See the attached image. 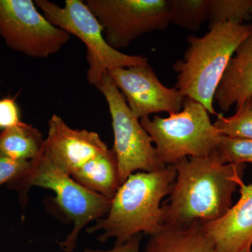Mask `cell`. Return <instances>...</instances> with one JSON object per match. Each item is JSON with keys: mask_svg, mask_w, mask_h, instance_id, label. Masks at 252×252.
<instances>
[{"mask_svg": "<svg viewBox=\"0 0 252 252\" xmlns=\"http://www.w3.org/2000/svg\"><path fill=\"white\" fill-rule=\"evenodd\" d=\"M251 34L250 23H223L203 36H187L188 48L173 65L176 89L203 104L210 114L218 115L214 107L217 88L239 45Z\"/></svg>", "mask_w": 252, "mask_h": 252, "instance_id": "3", "label": "cell"}, {"mask_svg": "<svg viewBox=\"0 0 252 252\" xmlns=\"http://www.w3.org/2000/svg\"><path fill=\"white\" fill-rule=\"evenodd\" d=\"M8 188L16 190L21 206L26 207L28 192L32 187L51 189L56 194V203L73 223V229L61 245L66 252L75 248L79 233L93 220L107 215L112 200L94 193L61 171L51 161L44 152L31 160L23 173L7 184Z\"/></svg>", "mask_w": 252, "mask_h": 252, "instance_id": "4", "label": "cell"}, {"mask_svg": "<svg viewBox=\"0 0 252 252\" xmlns=\"http://www.w3.org/2000/svg\"><path fill=\"white\" fill-rule=\"evenodd\" d=\"M108 104L112 117L120 186L134 172H154L166 166L158 157L153 140L133 115L125 97L108 72L95 86Z\"/></svg>", "mask_w": 252, "mask_h": 252, "instance_id": "7", "label": "cell"}, {"mask_svg": "<svg viewBox=\"0 0 252 252\" xmlns=\"http://www.w3.org/2000/svg\"><path fill=\"white\" fill-rule=\"evenodd\" d=\"M0 35L11 49L36 59L57 54L71 36L51 24L32 0H0Z\"/></svg>", "mask_w": 252, "mask_h": 252, "instance_id": "9", "label": "cell"}, {"mask_svg": "<svg viewBox=\"0 0 252 252\" xmlns=\"http://www.w3.org/2000/svg\"><path fill=\"white\" fill-rule=\"evenodd\" d=\"M239 252H252V245H250V246L247 247V248H244L243 250H242L241 251Z\"/></svg>", "mask_w": 252, "mask_h": 252, "instance_id": "24", "label": "cell"}, {"mask_svg": "<svg viewBox=\"0 0 252 252\" xmlns=\"http://www.w3.org/2000/svg\"><path fill=\"white\" fill-rule=\"evenodd\" d=\"M22 122L16 97L0 99V130L14 127Z\"/></svg>", "mask_w": 252, "mask_h": 252, "instance_id": "21", "label": "cell"}, {"mask_svg": "<svg viewBox=\"0 0 252 252\" xmlns=\"http://www.w3.org/2000/svg\"><path fill=\"white\" fill-rule=\"evenodd\" d=\"M145 252H217L213 240L203 224L187 228L164 225L157 234L150 236Z\"/></svg>", "mask_w": 252, "mask_h": 252, "instance_id": "14", "label": "cell"}, {"mask_svg": "<svg viewBox=\"0 0 252 252\" xmlns=\"http://www.w3.org/2000/svg\"><path fill=\"white\" fill-rule=\"evenodd\" d=\"M36 6L51 24L77 36L86 45L89 64L87 80L94 86L104 73L119 67L148 64V59L114 49L104 39L103 29L92 11L81 0H66L61 7L48 0H36Z\"/></svg>", "mask_w": 252, "mask_h": 252, "instance_id": "6", "label": "cell"}, {"mask_svg": "<svg viewBox=\"0 0 252 252\" xmlns=\"http://www.w3.org/2000/svg\"><path fill=\"white\" fill-rule=\"evenodd\" d=\"M45 140L36 127L22 122L0 133V156L30 161L40 155Z\"/></svg>", "mask_w": 252, "mask_h": 252, "instance_id": "16", "label": "cell"}, {"mask_svg": "<svg viewBox=\"0 0 252 252\" xmlns=\"http://www.w3.org/2000/svg\"><path fill=\"white\" fill-rule=\"evenodd\" d=\"M71 177L88 190L112 200L120 187L119 165L114 149L108 148L97 154Z\"/></svg>", "mask_w": 252, "mask_h": 252, "instance_id": "15", "label": "cell"}, {"mask_svg": "<svg viewBox=\"0 0 252 252\" xmlns=\"http://www.w3.org/2000/svg\"><path fill=\"white\" fill-rule=\"evenodd\" d=\"M215 155L222 164H252V140L221 136Z\"/></svg>", "mask_w": 252, "mask_h": 252, "instance_id": "20", "label": "cell"}, {"mask_svg": "<svg viewBox=\"0 0 252 252\" xmlns=\"http://www.w3.org/2000/svg\"><path fill=\"white\" fill-rule=\"evenodd\" d=\"M107 72L139 120L156 113L180 112L183 107L185 97L175 87L163 85L149 63Z\"/></svg>", "mask_w": 252, "mask_h": 252, "instance_id": "10", "label": "cell"}, {"mask_svg": "<svg viewBox=\"0 0 252 252\" xmlns=\"http://www.w3.org/2000/svg\"><path fill=\"white\" fill-rule=\"evenodd\" d=\"M252 18V0H209V28L223 23L243 24Z\"/></svg>", "mask_w": 252, "mask_h": 252, "instance_id": "18", "label": "cell"}, {"mask_svg": "<svg viewBox=\"0 0 252 252\" xmlns=\"http://www.w3.org/2000/svg\"><path fill=\"white\" fill-rule=\"evenodd\" d=\"M240 198L228 212L205 224L217 252H239L252 245V185L242 184Z\"/></svg>", "mask_w": 252, "mask_h": 252, "instance_id": "12", "label": "cell"}, {"mask_svg": "<svg viewBox=\"0 0 252 252\" xmlns=\"http://www.w3.org/2000/svg\"><path fill=\"white\" fill-rule=\"evenodd\" d=\"M213 124L220 136L252 140V96L236 109L234 115L218 114Z\"/></svg>", "mask_w": 252, "mask_h": 252, "instance_id": "19", "label": "cell"}, {"mask_svg": "<svg viewBox=\"0 0 252 252\" xmlns=\"http://www.w3.org/2000/svg\"><path fill=\"white\" fill-rule=\"evenodd\" d=\"M103 29L106 41L125 49L145 34L162 31L170 23L168 0H86Z\"/></svg>", "mask_w": 252, "mask_h": 252, "instance_id": "8", "label": "cell"}, {"mask_svg": "<svg viewBox=\"0 0 252 252\" xmlns=\"http://www.w3.org/2000/svg\"><path fill=\"white\" fill-rule=\"evenodd\" d=\"M252 96V34L239 45L230 59L215 94L220 110L235 109Z\"/></svg>", "mask_w": 252, "mask_h": 252, "instance_id": "13", "label": "cell"}, {"mask_svg": "<svg viewBox=\"0 0 252 252\" xmlns=\"http://www.w3.org/2000/svg\"><path fill=\"white\" fill-rule=\"evenodd\" d=\"M30 161L16 160L0 156V186L9 183L29 167Z\"/></svg>", "mask_w": 252, "mask_h": 252, "instance_id": "22", "label": "cell"}, {"mask_svg": "<svg viewBox=\"0 0 252 252\" xmlns=\"http://www.w3.org/2000/svg\"><path fill=\"white\" fill-rule=\"evenodd\" d=\"M142 234L135 235L130 240L122 243H115L114 248L108 250H91L86 249L84 252H140Z\"/></svg>", "mask_w": 252, "mask_h": 252, "instance_id": "23", "label": "cell"}, {"mask_svg": "<svg viewBox=\"0 0 252 252\" xmlns=\"http://www.w3.org/2000/svg\"><path fill=\"white\" fill-rule=\"evenodd\" d=\"M177 179L174 165L154 172L132 174L119 187L106 216L86 229L89 234L102 231L97 240L115 238L122 243L135 235L157 234L165 224L162 198L171 194Z\"/></svg>", "mask_w": 252, "mask_h": 252, "instance_id": "2", "label": "cell"}, {"mask_svg": "<svg viewBox=\"0 0 252 252\" xmlns=\"http://www.w3.org/2000/svg\"><path fill=\"white\" fill-rule=\"evenodd\" d=\"M169 115L140 120L164 165H173L184 158L211 157L217 152L221 136L203 104L185 97L182 110Z\"/></svg>", "mask_w": 252, "mask_h": 252, "instance_id": "5", "label": "cell"}, {"mask_svg": "<svg viewBox=\"0 0 252 252\" xmlns=\"http://www.w3.org/2000/svg\"><path fill=\"white\" fill-rule=\"evenodd\" d=\"M108 149L98 134L72 129L57 114L48 122L44 152L61 171L71 176L78 169Z\"/></svg>", "mask_w": 252, "mask_h": 252, "instance_id": "11", "label": "cell"}, {"mask_svg": "<svg viewBox=\"0 0 252 252\" xmlns=\"http://www.w3.org/2000/svg\"><path fill=\"white\" fill-rule=\"evenodd\" d=\"M177 179L165 207V224L187 228L224 216L233 195L243 183L245 164H222L215 154L187 157L174 163Z\"/></svg>", "mask_w": 252, "mask_h": 252, "instance_id": "1", "label": "cell"}, {"mask_svg": "<svg viewBox=\"0 0 252 252\" xmlns=\"http://www.w3.org/2000/svg\"><path fill=\"white\" fill-rule=\"evenodd\" d=\"M170 23L197 32L208 21L209 0H168Z\"/></svg>", "mask_w": 252, "mask_h": 252, "instance_id": "17", "label": "cell"}]
</instances>
